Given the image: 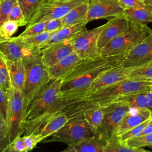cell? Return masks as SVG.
Instances as JSON below:
<instances>
[{"mask_svg": "<svg viewBox=\"0 0 152 152\" xmlns=\"http://www.w3.org/2000/svg\"><path fill=\"white\" fill-rule=\"evenodd\" d=\"M143 148H134L121 142L118 137L111 135L106 142L105 152H147Z\"/></svg>", "mask_w": 152, "mask_h": 152, "instance_id": "28", "label": "cell"}, {"mask_svg": "<svg viewBox=\"0 0 152 152\" xmlns=\"http://www.w3.org/2000/svg\"><path fill=\"white\" fill-rule=\"evenodd\" d=\"M44 140L42 135L35 134L18 135L8 143L3 152H28Z\"/></svg>", "mask_w": 152, "mask_h": 152, "instance_id": "20", "label": "cell"}, {"mask_svg": "<svg viewBox=\"0 0 152 152\" xmlns=\"http://www.w3.org/2000/svg\"><path fill=\"white\" fill-rule=\"evenodd\" d=\"M80 58L73 52L72 53L48 68L51 80L62 78L80 60Z\"/></svg>", "mask_w": 152, "mask_h": 152, "instance_id": "23", "label": "cell"}, {"mask_svg": "<svg viewBox=\"0 0 152 152\" xmlns=\"http://www.w3.org/2000/svg\"><path fill=\"white\" fill-rule=\"evenodd\" d=\"M55 31H43L41 33L24 37L16 36L15 37L26 47L39 49V46L49 40ZM40 50V49H39Z\"/></svg>", "mask_w": 152, "mask_h": 152, "instance_id": "29", "label": "cell"}, {"mask_svg": "<svg viewBox=\"0 0 152 152\" xmlns=\"http://www.w3.org/2000/svg\"><path fill=\"white\" fill-rule=\"evenodd\" d=\"M93 135L91 129L84 118L69 119L45 142L58 141L69 145L77 143Z\"/></svg>", "mask_w": 152, "mask_h": 152, "instance_id": "8", "label": "cell"}, {"mask_svg": "<svg viewBox=\"0 0 152 152\" xmlns=\"http://www.w3.org/2000/svg\"><path fill=\"white\" fill-rule=\"evenodd\" d=\"M74 52L71 40L52 43L40 49V58L44 65L49 68Z\"/></svg>", "mask_w": 152, "mask_h": 152, "instance_id": "15", "label": "cell"}, {"mask_svg": "<svg viewBox=\"0 0 152 152\" xmlns=\"http://www.w3.org/2000/svg\"><path fill=\"white\" fill-rule=\"evenodd\" d=\"M103 118L102 124L96 134L108 139L112 134L119 122L131 110L128 106L118 102H111L104 106Z\"/></svg>", "mask_w": 152, "mask_h": 152, "instance_id": "10", "label": "cell"}, {"mask_svg": "<svg viewBox=\"0 0 152 152\" xmlns=\"http://www.w3.org/2000/svg\"><path fill=\"white\" fill-rule=\"evenodd\" d=\"M150 148H152V144H151V145H150L149 146H148Z\"/></svg>", "mask_w": 152, "mask_h": 152, "instance_id": "45", "label": "cell"}, {"mask_svg": "<svg viewBox=\"0 0 152 152\" xmlns=\"http://www.w3.org/2000/svg\"><path fill=\"white\" fill-rule=\"evenodd\" d=\"M9 20L17 21L19 23L20 26H24L27 25L26 18L17 0H16L11 10Z\"/></svg>", "mask_w": 152, "mask_h": 152, "instance_id": "35", "label": "cell"}, {"mask_svg": "<svg viewBox=\"0 0 152 152\" xmlns=\"http://www.w3.org/2000/svg\"><path fill=\"white\" fill-rule=\"evenodd\" d=\"M46 21H42L27 26V28L18 36L20 37H24L36 35L45 31Z\"/></svg>", "mask_w": 152, "mask_h": 152, "instance_id": "36", "label": "cell"}, {"mask_svg": "<svg viewBox=\"0 0 152 152\" xmlns=\"http://www.w3.org/2000/svg\"><path fill=\"white\" fill-rule=\"evenodd\" d=\"M7 65L11 87L23 93L26 78L23 59L17 61H10L7 59Z\"/></svg>", "mask_w": 152, "mask_h": 152, "instance_id": "21", "label": "cell"}, {"mask_svg": "<svg viewBox=\"0 0 152 152\" xmlns=\"http://www.w3.org/2000/svg\"><path fill=\"white\" fill-rule=\"evenodd\" d=\"M129 27V23L123 13L108 20L98 39V50L106 45L114 38L127 30Z\"/></svg>", "mask_w": 152, "mask_h": 152, "instance_id": "16", "label": "cell"}, {"mask_svg": "<svg viewBox=\"0 0 152 152\" xmlns=\"http://www.w3.org/2000/svg\"><path fill=\"white\" fill-rule=\"evenodd\" d=\"M8 40H7V39H5L4 37H3L1 36V33H0V43H3V42H5L8 41Z\"/></svg>", "mask_w": 152, "mask_h": 152, "instance_id": "44", "label": "cell"}, {"mask_svg": "<svg viewBox=\"0 0 152 152\" xmlns=\"http://www.w3.org/2000/svg\"><path fill=\"white\" fill-rule=\"evenodd\" d=\"M121 64L134 68L152 61V30L121 58Z\"/></svg>", "mask_w": 152, "mask_h": 152, "instance_id": "11", "label": "cell"}, {"mask_svg": "<svg viewBox=\"0 0 152 152\" xmlns=\"http://www.w3.org/2000/svg\"><path fill=\"white\" fill-rule=\"evenodd\" d=\"M127 79L138 81H152V61L133 68Z\"/></svg>", "mask_w": 152, "mask_h": 152, "instance_id": "27", "label": "cell"}, {"mask_svg": "<svg viewBox=\"0 0 152 152\" xmlns=\"http://www.w3.org/2000/svg\"><path fill=\"white\" fill-rule=\"evenodd\" d=\"M150 119L145 121V122L140 124V125H138L125 131V132L122 133V134L118 135V137L119 141L121 142H123L131 138H133L134 137L139 135L141 134V132L142 131V130L144 129V128H145L146 125L148 124V122H149Z\"/></svg>", "mask_w": 152, "mask_h": 152, "instance_id": "37", "label": "cell"}, {"mask_svg": "<svg viewBox=\"0 0 152 152\" xmlns=\"http://www.w3.org/2000/svg\"><path fill=\"white\" fill-rule=\"evenodd\" d=\"M132 109H131L121 120L117 127L113 131L112 135L118 136L152 117L151 111L147 108L140 109H134V112H132Z\"/></svg>", "mask_w": 152, "mask_h": 152, "instance_id": "18", "label": "cell"}, {"mask_svg": "<svg viewBox=\"0 0 152 152\" xmlns=\"http://www.w3.org/2000/svg\"><path fill=\"white\" fill-rule=\"evenodd\" d=\"M120 64V59H106L99 53L80 59L74 68L62 78L59 99L85 92L102 72Z\"/></svg>", "mask_w": 152, "mask_h": 152, "instance_id": "1", "label": "cell"}, {"mask_svg": "<svg viewBox=\"0 0 152 152\" xmlns=\"http://www.w3.org/2000/svg\"><path fill=\"white\" fill-rule=\"evenodd\" d=\"M122 13L130 23L147 24L152 23V10L148 8H126Z\"/></svg>", "mask_w": 152, "mask_h": 152, "instance_id": "25", "label": "cell"}, {"mask_svg": "<svg viewBox=\"0 0 152 152\" xmlns=\"http://www.w3.org/2000/svg\"><path fill=\"white\" fill-rule=\"evenodd\" d=\"M151 88L152 81H138L125 79L107 87L63 100L83 99L102 106L114 101L121 96L147 91Z\"/></svg>", "mask_w": 152, "mask_h": 152, "instance_id": "3", "label": "cell"}, {"mask_svg": "<svg viewBox=\"0 0 152 152\" xmlns=\"http://www.w3.org/2000/svg\"><path fill=\"white\" fill-rule=\"evenodd\" d=\"M123 11L118 0H88L85 23L99 19L109 20L122 14Z\"/></svg>", "mask_w": 152, "mask_h": 152, "instance_id": "14", "label": "cell"}, {"mask_svg": "<svg viewBox=\"0 0 152 152\" xmlns=\"http://www.w3.org/2000/svg\"><path fill=\"white\" fill-rule=\"evenodd\" d=\"M151 30L147 24L129 23V27L127 30L99 49L97 52L100 56L106 59L118 58L121 59Z\"/></svg>", "mask_w": 152, "mask_h": 152, "instance_id": "4", "label": "cell"}, {"mask_svg": "<svg viewBox=\"0 0 152 152\" xmlns=\"http://www.w3.org/2000/svg\"><path fill=\"white\" fill-rule=\"evenodd\" d=\"M20 25L17 21L8 20L0 26L1 36L7 40H10L12 35L17 31Z\"/></svg>", "mask_w": 152, "mask_h": 152, "instance_id": "33", "label": "cell"}, {"mask_svg": "<svg viewBox=\"0 0 152 152\" xmlns=\"http://www.w3.org/2000/svg\"><path fill=\"white\" fill-rule=\"evenodd\" d=\"M124 9L132 8H148L152 10V0H118Z\"/></svg>", "mask_w": 152, "mask_h": 152, "instance_id": "34", "label": "cell"}, {"mask_svg": "<svg viewBox=\"0 0 152 152\" xmlns=\"http://www.w3.org/2000/svg\"><path fill=\"white\" fill-rule=\"evenodd\" d=\"M62 79L52 80L30 103L23 118L24 122L55 107L59 103Z\"/></svg>", "mask_w": 152, "mask_h": 152, "instance_id": "6", "label": "cell"}, {"mask_svg": "<svg viewBox=\"0 0 152 152\" xmlns=\"http://www.w3.org/2000/svg\"><path fill=\"white\" fill-rule=\"evenodd\" d=\"M45 0H17L24 15L27 24Z\"/></svg>", "mask_w": 152, "mask_h": 152, "instance_id": "30", "label": "cell"}, {"mask_svg": "<svg viewBox=\"0 0 152 152\" xmlns=\"http://www.w3.org/2000/svg\"><path fill=\"white\" fill-rule=\"evenodd\" d=\"M148 91V90L122 96L113 102H118L121 104L126 105L131 109H140L143 108H147L146 94Z\"/></svg>", "mask_w": 152, "mask_h": 152, "instance_id": "26", "label": "cell"}, {"mask_svg": "<svg viewBox=\"0 0 152 152\" xmlns=\"http://www.w3.org/2000/svg\"><path fill=\"white\" fill-rule=\"evenodd\" d=\"M0 49L10 61H17L35 54L40 53V50L25 46L15 37L0 43Z\"/></svg>", "mask_w": 152, "mask_h": 152, "instance_id": "17", "label": "cell"}, {"mask_svg": "<svg viewBox=\"0 0 152 152\" xmlns=\"http://www.w3.org/2000/svg\"><path fill=\"white\" fill-rule=\"evenodd\" d=\"M146 102L147 109H149L152 113V88L148 90L147 93Z\"/></svg>", "mask_w": 152, "mask_h": 152, "instance_id": "42", "label": "cell"}, {"mask_svg": "<svg viewBox=\"0 0 152 152\" xmlns=\"http://www.w3.org/2000/svg\"><path fill=\"white\" fill-rule=\"evenodd\" d=\"M86 0H45L27 26L61 18L71 10Z\"/></svg>", "mask_w": 152, "mask_h": 152, "instance_id": "9", "label": "cell"}, {"mask_svg": "<svg viewBox=\"0 0 152 152\" xmlns=\"http://www.w3.org/2000/svg\"><path fill=\"white\" fill-rule=\"evenodd\" d=\"M132 68H133L125 67L120 64L102 72L96 78V79L91 83L89 88L85 92L77 95L61 99V100L75 97L87 94L100 89L107 87L121 81L127 79V77Z\"/></svg>", "mask_w": 152, "mask_h": 152, "instance_id": "13", "label": "cell"}, {"mask_svg": "<svg viewBox=\"0 0 152 152\" xmlns=\"http://www.w3.org/2000/svg\"><path fill=\"white\" fill-rule=\"evenodd\" d=\"M86 23H81L72 26L63 27L55 31L50 38L39 46V49H42L49 45L66 40H71L78 35L87 30Z\"/></svg>", "mask_w": 152, "mask_h": 152, "instance_id": "22", "label": "cell"}, {"mask_svg": "<svg viewBox=\"0 0 152 152\" xmlns=\"http://www.w3.org/2000/svg\"><path fill=\"white\" fill-rule=\"evenodd\" d=\"M152 133V117L139 135Z\"/></svg>", "mask_w": 152, "mask_h": 152, "instance_id": "43", "label": "cell"}, {"mask_svg": "<svg viewBox=\"0 0 152 152\" xmlns=\"http://www.w3.org/2000/svg\"><path fill=\"white\" fill-rule=\"evenodd\" d=\"M8 93H5L0 87V115L6 122Z\"/></svg>", "mask_w": 152, "mask_h": 152, "instance_id": "40", "label": "cell"}, {"mask_svg": "<svg viewBox=\"0 0 152 152\" xmlns=\"http://www.w3.org/2000/svg\"><path fill=\"white\" fill-rule=\"evenodd\" d=\"M10 142L8 129L5 121L0 115V152H3Z\"/></svg>", "mask_w": 152, "mask_h": 152, "instance_id": "39", "label": "cell"}, {"mask_svg": "<svg viewBox=\"0 0 152 152\" xmlns=\"http://www.w3.org/2000/svg\"><path fill=\"white\" fill-rule=\"evenodd\" d=\"M122 143L128 146L137 148H143L146 146L148 147L152 144V133L134 137Z\"/></svg>", "mask_w": 152, "mask_h": 152, "instance_id": "32", "label": "cell"}, {"mask_svg": "<svg viewBox=\"0 0 152 152\" xmlns=\"http://www.w3.org/2000/svg\"><path fill=\"white\" fill-rule=\"evenodd\" d=\"M16 0L0 1V26L9 20L11 10Z\"/></svg>", "mask_w": 152, "mask_h": 152, "instance_id": "38", "label": "cell"}, {"mask_svg": "<svg viewBox=\"0 0 152 152\" xmlns=\"http://www.w3.org/2000/svg\"><path fill=\"white\" fill-rule=\"evenodd\" d=\"M107 140L93 135L77 143L68 145L62 152H105Z\"/></svg>", "mask_w": 152, "mask_h": 152, "instance_id": "19", "label": "cell"}, {"mask_svg": "<svg viewBox=\"0 0 152 152\" xmlns=\"http://www.w3.org/2000/svg\"><path fill=\"white\" fill-rule=\"evenodd\" d=\"M106 24L90 30H86L71 40L74 52L83 59L98 53L97 41Z\"/></svg>", "mask_w": 152, "mask_h": 152, "instance_id": "12", "label": "cell"}, {"mask_svg": "<svg viewBox=\"0 0 152 152\" xmlns=\"http://www.w3.org/2000/svg\"><path fill=\"white\" fill-rule=\"evenodd\" d=\"M88 10V0L78 4L62 18L64 27L85 23Z\"/></svg>", "mask_w": 152, "mask_h": 152, "instance_id": "24", "label": "cell"}, {"mask_svg": "<svg viewBox=\"0 0 152 152\" xmlns=\"http://www.w3.org/2000/svg\"><path fill=\"white\" fill-rule=\"evenodd\" d=\"M0 87L6 93L11 88L8 67L7 65V58L0 49Z\"/></svg>", "mask_w": 152, "mask_h": 152, "instance_id": "31", "label": "cell"}, {"mask_svg": "<svg viewBox=\"0 0 152 152\" xmlns=\"http://www.w3.org/2000/svg\"><path fill=\"white\" fill-rule=\"evenodd\" d=\"M0 1H1V0H0Z\"/></svg>", "mask_w": 152, "mask_h": 152, "instance_id": "46", "label": "cell"}, {"mask_svg": "<svg viewBox=\"0 0 152 152\" xmlns=\"http://www.w3.org/2000/svg\"><path fill=\"white\" fill-rule=\"evenodd\" d=\"M68 121L67 116L59 109L58 103L55 107L24 122V135L39 134L45 139L56 132Z\"/></svg>", "mask_w": 152, "mask_h": 152, "instance_id": "5", "label": "cell"}, {"mask_svg": "<svg viewBox=\"0 0 152 152\" xmlns=\"http://www.w3.org/2000/svg\"><path fill=\"white\" fill-rule=\"evenodd\" d=\"M23 60L26 71L23 91L24 116L30 103L52 80L48 68L41 61L40 53L25 57Z\"/></svg>", "mask_w": 152, "mask_h": 152, "instance_id": "2", "label": "cell"}, {"mask_svg": "<svg viewBox=\"0 0 152 152\" xmlns=\"http://www.w3.org/2000/svg\"><path fill=\"white\" fill-rule=\"evenodd\" d=\"M23 93L12 87L8 92L6 123L8 129L10 142L24 133Z\"/></svg>", "mask_w": 152, "mask_h": 152, "instance_id": "7", "label": "cell"}, {"mask_svg": "<svg viewBox=\"0 0 152 152\" xmlns=\"http://www.w3.org/2000/svg\"><path fill=\"white\" fill-rule=\"evenodd\" d=\"M63 27L62 18L52 19L46 21L45 31H55Z\"/></svg>", "mask_w": 152, "mask_h": 152, "instance_id": "41", "label": "cell"}]
</instances>
